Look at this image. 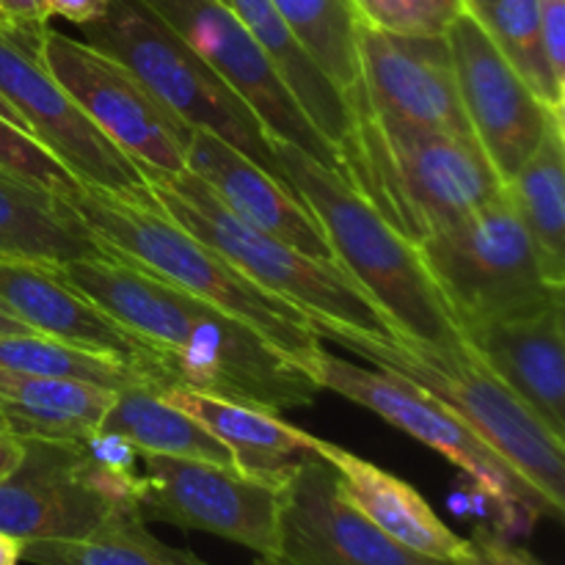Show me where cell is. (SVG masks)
<instances>
[{
	"instance_id": "cell-24",
	"label": "cell",
	"mask_w": 565,
	"mask_h": 565,
	"mask_svg": "<svg viewBox=\"0 0 565 565\" xmlns=\"http://www.w3.org/2000/svg\"><path fill=\"white\" fill-rule=\"evenodd\" d=\"M116 390L55 375L0 370V419L20 439H81L94 434Z\"/></svg>"
},
{
	"instance_id": "cell-11",
	"label": "cell",
	"mask_w": 565,
	"mask_h": 565,
	"mask_svg": "<svg viewBox=\"0 0 565 565\" xmlns=\"http://www.w3.org/2000/svg\"><path fill=\"white\" fill-rule=\"evenodd\" d=\"M36 55L72 103L143 177L185 171L191 127L177 119L136 72L83 39L50 28L39 33Z\"/></svg>"
},
{
	"instance_id": "cell-9",
	"label": "cell",
	"mask_w": 565,
	"mask_h": 565,
	"mask_svg": "<svg viewBox=\"0 0 565 565\" xmlns=\"http://www.w3.org/2000/svg\"><path fill=\"white\" fill-rule=\"evenodd\" d=\"M417 248L461 334L563 301L505 185L483 207L428 235Z\"/></svg>"
},
{
	"instance_id": "cell-3",
	"label": "cell",
	"mask_w": 565,
	"mask_h": 565,
	"mask_svg": "<svg viewBox=\"0 0 565 565\" xmlns=\"http://www.w3.org/2000/svg\"><path fill=\"white\" fill-rule=\"evenodd\" d=\"M345 180L412 243L447 230L502 191L478 143L379 114L359 97Z\"/></svg>"
},
{
	"instance_id": "cell-31",
	"label": "cell",
	"mask_w": 565,
	"mask_h": 565,
	"mask_svg": "<svg viewBox=\"0 0 565 565\" xmlns=\"http://www.w3.org/2000/svg\"><path fill=\"white\" fill-rule=\"evenodd\" d=\"M0 370L33 375H55V379L86 381V384L127 390V386L152 384L143 370L119 359L99 356L66 342L50 340L42 334H6L0 337Z\"/></svg>"
},
{
	"instance_id": "cell-36",
	"label": "cell",
	"mask_w": 565,
	"mask_h": 565,
	"mask_svg": "<svg viewBox=\"0 0 565 565\" xmlns=\"http://www.w3.org/2000/svg\"><path fill=\"white\" fill-rule=\"evenodd\" d=\"M47 0H0V28L36 42L50 22Z\"/></svg>"
},
{
	"instance_id": "cell-18",
	"label": "cell",
	"mask_w": 565,
	"mask_h": 565,
	"mask_svg": "<svg viewBox=\"0 0 565 565\" xmlns=\"http://www.w3.org/2000/svg\"><path fill=\"white\" fill-rule=\"evenodd\" d=\"M0 301L36 334L143 370L163 390V356L130 329L105 315L92 298L72 287L53 265L0 257Z\"/></svg>"
},
{
	"instance_id": "cell-17",
	"label": "cell",
	"mask_w": 565,
	"mask_h": 565,
	"mask_svg": "<svg viewBox=\"0 0 565 565\" xmlns=\"http://www.w3.org/2000/svg\"><path fill=\"white\" fill-rule=\"evenodd\" d=\"M362 97L379 114L475 141L445 36H395L356 22Z\"/></svg>"
},
{
	"instance_id": "cell-4",
	"label": "cell",
	"mask_w": 565,
	"mask_h": 565,
	"mask_svg": "<svg viewBox=\"0 0 565 565\" xmlns=\"http://www.w3.org/2000/svg\"><path fill=\"white\" fill-rule=\"evenodd\" d=\"M61 199L81 215L83 224L110 254L130 259L138 268L252 326L296 367L303 370V364L323 348V340L315 334L301 309L279 301L246 279L224 254L171 221L154 199L130 202L83 182Z\"/></svg>"
},
{
	"instance_id": "cell-37",
	"label": "cell",
	"mask_w": 565,
	"mask_h": 565,
	"mask_svg": "<svg viewBox=\"0 0 565 565\" xmlns=\"http://www.w3.org/2000/svg\"><path fill=\"white\" fill-rule=\"evenodd\" d=\"M108 3L110 0H47L50 14L64 17L66 22H75V25H88L103 17Z\"/></svg>"
},
{
	"instance_id": "cell-38",
	"label": "cell",
	"mask_w": 565,
	"mask_h": 565,
	"mask_svg": "<svg viewBox=\"0 0 565 565\" xmlns=\"http://www.w3.org/2000/svg\"><path fill=\"white\" fill-rule=\"evenodd\" d=\"M22 450H25V445H22L20 436H14L11 430H0V480H6L14 472L22 458Z\"/></svg>"
},
{
	"instance_id": "cell-20",
	"label": "cell",
	"mask_w": 565,
	"mask_h": 565,
	"mask_svg": "<svg viewBox=\"0 0 565 565\" xmlns=\"http://www.w3.org/2000/svg\"><path fill=\"white\" fill-rule=\"evenodd\" d=\"M563 301L463 334L486 367L565 441Z\"/></svg>"
},
{
	"instance_id": "cell-33",
	"label": "cell",
	"mask_w": 565,
	"mask_h": 565,
	"mask_svg": "<svg viewBox=\"0 0 565 565\" xmlns=\"http://www.w3.org/2000/svg\"><path fill=\"white\" fill-rule=\"evenodd\" d=\"M0 169L33 182V185L53 191L58 196L75 191L81 182L14 119L6 103L0 99Z\"/></svg>"
},
{
	"instance_id": "cell-42",
	"label": "cell",
	"mask_w": 565,
	"mask_h": 565,
	"mask_svg": "<svg viewBox=\"0 0 565 565\" xmlns=\"http://www.w3.org/2000/svg\"><path fill=\"white\" fill-rule=\"evenodd\" d=\"M0 430H6V425H3V419H0Z\"/></svg>"
},
{
	"instance_id": "cell-7",
	"label": "cell",
	"mask_w": 565,
	"mask_h": 565,
	"mask_svg": "<svg viewBox=\"0 0 565 565\" xmlns=\"http://www.w3.org/2000/svg\"><path fill=\"white\" fill-rule=\"evenodd\" d=\"M20 463L0 480V535L72 541L138 502V450L105 430L81 439H22Z\"/></svg>"
},
{
	"instance_id": "cell-26",
	"label": "cell",
	"mask_w": 565,
	"mask_h": 565,
	"mask_svg": "<svg viewBox=\"0 0 565 565\" xmlns=\"http://www.w3.org/2000/svg\"><path fill=\"white\" fill-rule=\"evenodd\" d=\"M505 193L516 207L550 285L565 281V136L563 116L546 127L535 152L505 182Z\"/></svg>"
},
{
	"instance_id": "cell-40",
	"label": "cell",
	"mask_w": 565,
	"mask_h": 565,
	"mask_svg": "<svg viewBox=\"0 0 565 565\" xmlns=\"http://www.w3.org/2000/svg\"><path fill=\"white\" fill-rule=\"evenodd\" d=\"M20 541L9 539V535H0V565H20Z\"/></svg>"
},
{
	"instance_id": "cell-25",
	"label": "cell",
	"mask_w": 565,
	"mask_h": 565,
	"mask_svg": "<svg viewBox=\"0 0 565 565\" xmlns=\"http://www.w3.org/2000/svg\"><path fill=\"white\" fill-rule=\"evenodd\" d=\"M226 3L241 17L248 33L257 39L274 70L279 72L285 86L296 97V103L309 116V121L334 143L342 158L345 149L351 147L353 119L334 83L309 58V53L292 36V31L270 0H226Z\"/></svg>"
},
{
	"instance_id": "cell-5",
	"label": "cell",
	"mask_w": 565,
	"mask_h": 565,
	"mask_svg": "<svg viewBox=\"0 0 565 565\" xmlns=\"http://www.w3.org/2000/svg\"><path fill=\"white\" fill-rule=\"evenodd\" d=\"M276 160L287 185L323 226L337 268L384 315L392 334L436 345L463 340L417 243L403 237L340 171L290 143H276Z\"/></svg>"
},
{
	"instance_id": "cell-23",
	"label": "cell",
	"mask_w": 565,
	"mask_h": 565,
	"mask_svg": "<svg viewBox=\"0 0 565 565\" xmlns=\"http://www.w3.org/2000/svg\"><path fill=\"white\" fill-rule=\"evenodd\" d=\"M0 257L64 265L110 252L58 193L0 169Z\"/></svg>"
},
{
	"instance_id": "cell-2",
	"label": "cell",
	"mask_w": 565,
	"mask_h": 565,
	"mask_svg": "<svg viewBox=\"0 0 565 565\" xmlns=\"http://www.w3.org/2000/svg\"><path fill=\"white\" fill-rule=\"evenodd\" d=\"M309 323L320 340L348 348L370 367L390 370L445 403L550 502L557 519L563 516L565 441L486 367L467 340L436 345L401 334H367L326 320L309 318Z\"/></svg>"
},
{
	"instance_id": "cell-15",
	"label": "cell",
	"mask_w": 565,
	"mask_h": 565,
	"mask_svg": "<svg viewBox=\"0 0 565 565\" xmlns=\"http://www.w3.org/2000/svg\"><path fill=\"white\" fill-rule=\"evenodd\" d=\"M274 565H450L406 550L345 500L334 467L318 452L281 480Z\"/></svg>"
},
{
	"instance_id": "cell-12",
	"label": "cell",
	"mask_w": 565,
	"mask_h": 565,
	"mask_svg": "<svg viewBox=\"0 0 565 565\" xmlns=\"http://www.w3.org/2000/svg\"><path fill=\"white\" fill-rule=\"evenodd\" d=\"M138 458L143 461V475L136 508L143 522L218 535L257 557H274L281 480L193 458Z\"/></svg>"
},
{
	"instance_id": "cell-32",
	"label": "cell",
	"mask_w": 565,
	"mask_h": 565,
	"mask_svg": "<svg viewBox=\"0 0 565 565\" xmlns=\"http://www.w3.org/2000/svg\"><path fill=\"white\" fill-rule=\"evenodd\" d=\"M359 25L395 36H445L467 11L463 0H348Z\"/></svg>"
},
{
	"instance_id": "cell-6",
	"label": "cell",
	"mask_w": 565,
	"mask_h": 565,
	"mask_svg": "<svg viewBox=\"0 0 565 565\" xmlns=\"http://www.w3.org/2000/svg\"><path fill=\"white\" fill-rule=\"evenodd\" d=\"M158 207L171 221L224 254L246 279L307 318L340 323L367 334H392L384 315L337 268L279 237L237 218L191 171L174 177H143Z\"/></svg>"
},
{
	"instance_id": "cell-35",
	"label": "cell",
	"mask_w": 565,
	"mask_h": 565,
	"mask_svg": "<svg viewBox=\"0 0 565 565\" xmlns=\"http://www.w3.org/2000/svg\"><path fill=\"white\" fill-rule=\"evenodd\" d=\"M544 55L555 81L565 88V0H535Z\"/></svg>"
},
{
	"instance_id": "cell-19",
	"label": "cell",
	"mask_w": 565,
	"mask_h": 565,
	"mask_svg": "<svg viewBox=\"0 0 565 565\" xmlns=\"http://www.w3.org/2000/svg\"><path fill=\"white\" fill-rule=\"evenodd\" d=\"M185 169L196 174L218 196V202L248 226L301 248L309 257L334 263L323 226L303 199L285 180L259 169L230 143L204 130H191L185 143Z\"/></svg>"
},
{
	"instance_id": "cell-27",
	"label": "cell",
	"mask_w": 565,
	"mask_h": 565,
	"mask_svg": "<svg viewBox=\"0 0 565 565\" xmlns=\"http://www.w3.org/2000/svg\"><path fill=\"white\" fill-rule=\"evenodd\" d=\"M97 430L114 434L138 450V456L193 458V461L232 463L230 450L202 423L166 401L154 386L138 384L116 392Z\"/></svg>"
},
{
	"instance_id": "cell-13",
	"label": "cell",
	"mask_w": 565,
	"mask_h": 565,
	"mask_svg": "<svg viewBox=\"0 0 565 565\" xmlns=\"http://www.w3.org/2000/svg\"><path fill=\"white\" fill-rule=\"evenodd\" d=\"M141 3L149 6L193 53L202 55L218 72L221 81L230 83L246 99L276 143H290L345 177L334 143L309 121L265 50L226 0H141Z\"/></svg>"
},
{
	"instance_id": "cell-34",
	"label": "cell",
	"mask_w": 565,
	"mask_h": 565,
	"mask_svg": "<svg viewBox=\"0 0 565 565\" xmlns=\"http://www.w3.org/2000/svg\"><path fill=\"white\" fill-rule=\"evenodd\" d=\"M456 565H541L522 546H513L505 533L478 527L467 539V552Z\"/></svg>"
},
{
	"instance_id": "cell-41",
	"label": "cell",
	"mask_w": 565,
	"mask_h": 565,
	"mask_svg": "<svg viewBox=\"0 0 565 565\" xmlns=\"http://www.w3.org/2000/svg\"><path fill=\"white\" fill-rule=\"evenodd\" d=\"M254 565H274V563L265 561V557H257V563H254Z\"/></svg>"
},
{
	"instance_id": "cell-10",
	"label": "cell",
	"mask_w": 565,
	"mask_h": 565,
	"mask_svg": "<svg viewBox=\"0 0 565 565\" xmlns=\"http://www.w3.org/2000/svg\"><path fill=\"white\" fill-rule=\"evenodd\" d=\"M303 373L320 386L359 406L370 408L395 428L406 430L425 447L469 475L480 494L489 497L500 511V533H527L541 516H555L550 502L500 456L491 450L469 425H463L445 403L430 397L423 386L390 373L367 370L334 356L320 348ZM557 519V516H555Z\"/></svg>"
},
{
	"instance_id": "cell-8",
	"label": "cell",
	"mask_w": 565,
	"mask_h": 565,
	"mask_svg": "<svg viewBox=\"0 0 565 565\" xmlns=\"http://www.w3.org/2000/svg\"><path fill=\"white\" fill-rule=\"evenodd\" d=\"M83 28V42L136 72L149 92L191 130H204L279 177L276 141L246 99L193 53L141 0H110L103 17ZM287 182V180H285Z\"/></svg>"
},
{
	"instance_id": "cell-1",
	"label": "cell",
	"mask_w": 565,
	"mask_h": 565,
	"mask_svg": "<svg viewBox=\"0 0 565 565\" xmlns=\"http://www.w3.org/2000/svg\"><path fill=\"white\" fill-rule=\"evenodd\" d=\"M53 268L116 323L158 348L166 386H191L270 412L318 401L320 386L252 326L130 259L110 254Z\"/></svg>"
},
{
	"instance_id": "cell-16",
	"label": "cell",
	"mask_w": 565,
	"mask_h": 565,
	"mask_svg": "<svg viewBox=\"0 0 565 565\" xmlns=\"http://www.w3.org/2000/svg\"><path fill=\"white\" fill-rule=\"evenodd\" d=\"M458 97L480 152L505 185L535 152L557 110L546 108L463 11L445 33Z\"/></svg>"
},
{
	"instance_id": "cell-29",
	"label": "cell",
	"mask_w": 565,
	"mask_h": 565,
	"mask_svg": "<svg viewBox=\"0 0 565 565\" xmlns=\"http://www.w3.org/2000/svg\"><path fill=\"white\" fill-rule=\"evenodd\" d=\"M309 58L323 70L348 110L362 97L356 53V17L348 0H270Z\"/></svg>"
},
{
	"instance_id": "cell-39",
	"label": "cell",
	"mask_w": 565,
	"mask_h": 565,
	"mask_svg": "<svg viewBox=\"0 0 565 565\" xmlns=\"http://www.w3.org/2000/svg\"><path fill=\"white\" fill-rule=\"evenodd\" d=\"M6 334H36V331H33L31 326L22 323V320L17 318V315L11 312L3 301H0V337H6Z\"/></svg>"
},
{
	"instance_id": "cell-30",
	"label": "cell",
	"mask_w": 565,
	"mask_h": 565,
	"mask_svg": "<svg viewBox=\"0 0 565 565\" xmlns=\"http://www.w3.org/2000/svg\"><path fill=\"white\" fill-rule=\"evenodd\" d=\"M467 14L483 28L502 58L522 75L546 108L563 114L565 88L555 81L544 55L535 0H463Z\"/></svg>"
},
{
	"instance_id": "cell-14",
	"label": "cell",
	"mask_w": 565,
	"mask_h": 565,
	"mask_svg": "<svg viewBox=\"0 0 565 565\" xmlns=\"http://www.w3.org/2000/svg\"><path fill=\"white\" fill-rule=\"evenodd\" d=\"M0 99L77 182L130 202L154 199L141 169L88 121L50 75L36 55V42L6 28H0Z\"/></svg>"
},
{
	"instance_id": "cell-28",
	"label": "cell",
	"mask_w": 565,
	"mask_h": 565,
	"mask_svg": "<svg viewBox=\"0 0 565 565\" xmlns=\"http://www.w3.org/2000/svg\"><path fill=\"white\" fill-rule=\"evenodd\" d=\"M20 557L33 565H210L154 539L136 505L114 511L83 539L22 544Z\"/></svg>"
},
{
	"instance_id": "cell-21",
	"label": "cell",
	"mask_w": 565,
	"mask_h": 565,
	"mask_svg": "<svg viewBox=\"0 0 565 565\" xmlns=\"http://www.w3.org/2000/svg\"><path fill=\"white\" fill-rule=\"evenodd\" d=\"M315 452L334 467L345 500L381 533L430 561L450 565L461 561L467 552V539L452 533L414 486L318 436H315Z\"/></svg>"
},
{
	"instance_id": "cell-22",
	"label": "cell",
	"mask_w": 565,
	"mask_h": 565,
	"mask_svg": "<svg viewBox=\"0 0 565 565\" xmlns=\"http://www.w3.org/2000/svg\"><path fill=\"white\" fill-rule=\"evenodd\" d=\"M158 392L202 423L230 450L232 463L246 475L285 480L301 458L315 452V436L281 419L279 412L191 386H163Z\"/></svg>"
}]
</instances>
